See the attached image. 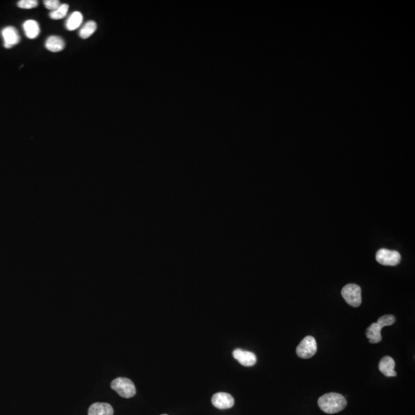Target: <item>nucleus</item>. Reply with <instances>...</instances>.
Returning a JSON list of instances; mask_svg holds the SVG:
<instances>
[{"mask_svg": "<svg viewBox=\"0 0 415 415\" xmlns=\"http://www.w3.org/2000/svg\"><path fill=\"white\" fill-rule=\"evenodd\" d=\"M212 403L214 407L225 410L231 409L235 405V399L232 395L225 392H219L212 396Z\"/></svg>", "mask_w": 415, "mask_h": 415, "instance_id": "0eeeda50", "label": "nucleus"}, {"mask_svg": "<svg viewBox=\"0 0 415 415\" xmlns=\"http://www.w3.org/2000/svg\"><path fill=\"white\" fill-rule=\"evenodd\" d=\"M38 2L36 0H21L18 2V6L24 9H30L37 6Z\"/></svg>", "mask_w": 415, "mask_h": 415, "instance_id": "f3484780", "label": "nucleus"}, {"mask_svg": "<svg viewBox=\"0 0 415 415\" xmlns=\"http://www.w3.org/2000/svg\"><path fill=\"white\" fill-rule=\"evenodd\" d=\"M233 357L243 366L252 367L256 365L257 362L256 355L253 352L244 351L239 348L233 351Z\"/></svg>", "mask_w": 415, "mask_h": 415, "instance_id": "6e6552de", "label": "nucleus"}, {"mask_svg": "<svg viewBox=\"0 0 415 415\" xmlns=\"http://www.w3.org/2000/svg\"><path fill=\"white\" fill-rule=\"evenodd\" d=\"M2 35L4 39V46L7 49L15 46L20 41L19 32L12 26L5 27V29H2Z\"/></svg>", "mask_w": 415, "mask_h": 415, "instance_id": "1a4fd4ad", "label": "nucleus"}, {"mask_svg": "<svg viewBox=\"0 0 415 415\" xmlns=\"http://www.w3.org/2000/svg\"><path fill=\"white\" fill-rule=\"evenodd\" d=\"M113 414L114 410L110 404L100 402L92 405L88 412V415H113Z\"/></svg>", "mask_w": 415, "mask_h": 415, "instance_id": "9b49d317", "label": "nucleus"}, {"mask_svg": "<svg viewBox=\"0 0 415 415\" xmlns=\"http://www.w3.org/2000/svg\"><path fill=\"white\" fill-rule=\"evenodd\" d=\"M318 406L327 414H336L346 408L347 401L345 397L338 393L331 392L325 394L318 399Z\"/></svg>", "mask_w": 415, "mask_h": 415, "instance_id": "f257e3e1", "label": "nucleus"}, {"mask_svg": "<svg viewBox=\"0 0 415 415\" xmlns=\"http://www.w3.org/2000/svg\"><path fill=\"white\" fill-rule=\"evenodd\" d=\"M395 362L393 358L390 356H385L381 360L379 363V370L382 374L386 377L397 376L396 372L395 371Z\"/></svg>", "mask_w": 415, "mask_h": 415, "instance_id": "9d476101", "label": "nucleus"}, {"mask_svg": "<svg viewBox=\"0 0 415 415\" xmlns=\"http://www.w3.org/2000/svg\"><path fill=\"white\" fill-rule=\"evenodd\" d=\"M97 29V24L94 21H89L84 24L80 30H79V36L82 39H86L90 37Z\"/></svg>", "mask_w": 415, "mask_h": 415, "instance_id": "2eb2a0df", "label": "nucleus"}, {"mask_svg": "<svg viewBox=\"0 0 415 415\" xmlns=\"http://www.w3.org/2000/svg\"><path fill=\"white\" fill-rule=\"evenodd\" d=\"M83 15L80 12H73L69 15L66 22V29L69 31H74L80 27L83 23Z\"/></svg>", "mask_w": 415, "mask_h": 415, "instance_id": "4468645a", "label": "nucleus"}, {"mask_svg": "<svg viewBox=\"0 0 415 415\" xmlns=\"http://www.w3.org/2000/svg\"><path fill=\"white\" fill-rule=\"evenodd\" d=\"M44 5L48 9L52 12V11L57 9L60 6L61 4L58 0H46V1H44Z\"/></svg>", "mask_w": 415, "mask_h": 415, "instance_id": "a211bd4d", "label": "nucleus"}, {"mask_svg": "<svg viewBox=\"0 0 415 415\" xmlns=\"http://www.w3.org/2000/svg\"><path fill=\"white\" fill-rule=\"evenodd\" d=\"M317 349L316 340L314 337L306 336L296 348V353L299 358L308 359L316 354Z\"/></svg>", "mask_w": 415, "mask_h": 415, "instance_id": "39448f33", "label": "nucleus"}, {"mask_svg": "<svg viewBox=\"0 0 415 415\" xmlns=\"http://www.w3.org/2000/svg\"><path fill=\"white\" fill-rule=\"evenodd\" d=\"M23 29L25 35L30 39H34L37 37L40 32V27L39 23L35 20L29 19L23 23Z\"/></svg>", "mask_w": 415, "mask_h": 415, "instance_id": "ddd939ff", "label": "nucleus"}, {"mask_svg": "<svg viewBox=\"0 0 415 415\" xmlns=\"http://www.w3.org/2000/svg\"></svg>", "mask_w": 415, "mask_h": 415, "instance_id": "6ab92c4d", "label": "nucleus"}, {"mask_svg": "<svg viewBox=\"0 0 415 415\" xmlns=\"http://www.w3.org/2000/svg\"><path fill=\"white\" fill-rule=\"evenodd\" d=\"M341 295L346 302L352 307L357 308L362 304V289L358 284H347L341 290Z\"/></svg>", "mask_w": 415, "mask_h": 415, "instance_id": "20e7f679", "label": "nucleus"}, {"mask_svg": "<svg viewBox=\"0 0 415 415\" xmlns=\"http://www.w3.org/2000/svg\"><path fill=\"white\" fill-rule=\"evenodd\" d=\"M376 260L379 264L386 266H395L402 260L400 253L397 251L381 249L377 252Z\"/></svg>", "mask_w": 415, "mask_h": 415, "instance_id": "423d86ee", "label": "nucleus"}, {"mask_svg": "<svg viewBox=\"0 0 415 415\" xmlns=\"http://www.w3.org/2000/svg\"><path fill=\"white\" fill-rule=\"evenodd\" d=\"M65 46L64 40L57 35H51L46 41V48L50 52H61L64 49Z\"/></svg>", "mask_w": 415, "mask_h": 415, "instance_id": "f8f14e48", "label": "nucleus"}, {"mask_svg": "<svg viewBox=\"0 0 415 415\" xmlns=\"http://www.w3.org/2000/svg\"><path fill=\"white\" fill-rule=\"evenodd\" d=\"M111 388L124 399H131L137 394L134 383L129 378H116L111 383Z\"/></svg>", "mask_w": 415, "mask_h": 415, "instance_id": "7ed1b4c3", "label": "nucleus"}, {"mask_svg": "<svg viewBox=\"0 0 415 415\" xmlns=\"http://www.w3.org/2000/svg\"><path fill=\"white\" fill-rule=\"evenodd\" d=\"M68 11H69V5L61 4L60 6L57 9L50 12L49 16H50L51 19H55V20L63 19L67 15Z\"/></svg>", "mask_w": 415, "mask_h": 415, "instance_id": "dca6fc26", "label": "nucleus"}, {"mask_svg": "<svg viewBox=\"0 0 415 415\" xmlns=\"http://www.w3.org/2000/svg\"><path fill=\"white\" fill-rule=\"evenodd\" d=\"M396 318L392 314H386L384 316L378 318L377 322L372 323L368 328H367V338L369 340V342L372 344H377L382 341V337L381 331L382 328L385 326H391L395 324Z\"/></svg>", "mask_w": 415, "mask_h": 415, "instance_id": "f03ea898", "label": "nucleus"}]
</instances>
